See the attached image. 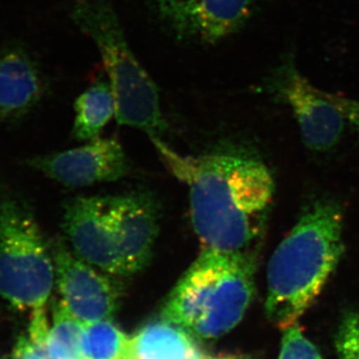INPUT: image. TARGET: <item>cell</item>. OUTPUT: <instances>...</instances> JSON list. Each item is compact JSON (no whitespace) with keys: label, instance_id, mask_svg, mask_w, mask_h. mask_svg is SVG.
Wrapping results in <instances>:
<instances>
[{"label":"cell","instance_id":"obj_1","mask_svg":"<svg viewBox=\"0 0 359 359\" xmlns=\"http://www.w3.org/2000/svg\"><path fill=\"white\" fill-rule=\"evenodd\" d=\"M151 141L165 166L189 188L191 219L203 248L252 252L275 194V182L263 161L238 151L181 155L161 138Z\"/></svg>","mask_w":359,"mask_h":359},{"label":"cell","instance_id":"obj_20","mask_svg":"<svg viewBox=\"0 0 359 359\" xmlns=\"http://www.w3.org/2000/svg\"><path fill=\"white\" fill-rule=\"evenodd\" d=\"M332 99L346 116V120L353 123L354 126L359 129V101L351 100L337 95H332Z\"/></svg>","mask_w":359,"mask_h":359},{"label":"cell","instance_id":"obj_9","mask_svg":"<svg viewBox=\"0 0 359 359\" xmlns=\"http://www.w3.org/2000/svg\"><path fill=\"white\" fill-rule=\"evenodd\" d=\"M25 164L69 188L118 181L130 170L121 144L114 138L100 137L81 147L33 156Z\"/></svg>","mask_w":359,"mask_h":359},{"label":"cell","instance_id":"obj_6","mask_svg":"<svg viewBox=\"0 0 359 359\" xmlns=\"http://www.w3.org/2000/svg\"><path fill=\"white\" fill-rule=\"evenodd\" d=\"M55 283L50 242L32 208L20 198L0 202V297L18 311L45 309Z\"/></svg>","mask_w":359,"mask_h":359},{"label":"cell","instance_id":"obj_13","mask_svg":"<svg viewBox=\"0 0 359 359\" xmlns=\"http://www.w3.org/2000/svg\"><path fill=\"white\" fill-rule=\"evenodd\" d=\"M73 137L79 141H91L100 137L104 127L115 116V100L109 82H97L74 103Z\"/></svg>","mask_w":359,"mask_h":359},{"label":"cell","instance_id":"obj_7","mask_svg":"<svg viewBox=\"0 0 359 359\" xmlns=\"http://www.w3.org/2000/svg\"><path fill=\"white\" fill-rule=\"evenodd\" d=\"M264 88L292 108L304 145L313 152H327L339 143L346 116L332 99L302 74L294 54L287 52L264 79Z\"/></svg>","mask_w":359,"mask_h":359},{"label":"cell","instance_id":"obj_10","mask_svg":"<svg viewBox=\"0 0 359 359\" xmlns=\"http://www.w3.org/2000/svg\"><path fill=\"white\" fill-rule=\"evenodd\" d=\"M47 91L41 66L25 45L11 42L0 47V128L25 119Z\"/></svg>","mask_w":359,"mask_h":359},{"label":"cell","instance_id":"obj_2","mask_svg":"<svg viewBox=\"0 0 359 359\" xmlns=\"http://www.w3.org/2000/svg\"><path fill=\"white\" fill-rule=\"evenodd\" d=\"M160 205L148 192L79 196L65 204L62 226L85 263L127 278L147 268L160 231Z\"/></svg>","mask_w":359,"mask_h":359},{"label":"cell","instance_id":"obj_4","mask_svg":"<svg viewBox=\"0 0 359 359\" xmlns=\"http://www.w3.org/2000/svg\"><path fill=\"white\" fill-rule=\"evenodd\" d=\"M255 252L203 248L168 297L161 318L193 339H218L244 318L256 292Z\"/></svg>","mask_w":359,"mask_h":359},{"label":"cell","instance_id":"obj_5","mask_svg":"<svg viewBox=\"0 0 359 359\" xmlns=\"http://www.w3.org/2000/svg\"><path fill=\"white\" fill-rule=\"evenodd\" d=\"M71 18L100 53L114 95L118 125L161 138L168 125L157 85L130 48L112 0H73Z\"/></svg>","mask_w":359,"mask_h":359},{"label":"cell","instance_id":"obj_3","mask_svg":"<svg viewBox=\"0 0 359 359\" xmlns=\"http://www.w3.org/2000/svg\"><path fill=\"white\" fill-rule=\"evenodd\" d=\"M344 252L341 205L327 198L309 203L269 259V321L283 330L295 325L320 297Z\"/></svg>","mask_w":359,"mask_h":359},{"label":"cell","instance_id":"obj_19","mask_svg":"<svg viewBox=\"0 0 359 359\" xmlns=\"http://www.w3.org/2000/svg\"><path fill=\"white\" fill-rule=\"evenodd\" d=\"M193 0H152L160 20L176 35Z\"/></svg>","mask_w":359,"mask_h":359},{"label":"cell","instance_id":"obj_14","mask_svg":"<svg viewBox=\"0 0 359 359\" xmlns=\"http://www.w3.org/2000/svg\"><path fill=\"white\" fill-rule=\"evenodd\" d=\"M46 339L51 359H84V325L71 316L57 301L53 304V318Z\"/></svg>","mask_w":359,"mask_h":359},{"label":"cell","instance_id":"obj_17","mask_svg":"<svg viewBox=\"0 0 359 359\" xmlns=\"http://www.w3.org/2000/svg\"><path fill=\"white\" fill-rule=\"evenodd\" d=\"M278 359H323L297 323L285 330Z\"/></svg>","mask_w":359,"mask_h":359},{"label":"cell","instance_id":"obj_18","mask_svg":"<svg viewBox=\"0 0 359 359\" xmlns=\"http://www.w3.org/2000/svg\"><path fill=\"white\" fill-rule=\"evenodd\" d=\"M48 328L29 327L27 335H21L14 347L11 359H51L46 347Z\"/></svg>","mask_w":359,"mask_h":359},{"label":"cell","instance_id":"obj_12","mask_svg":"<svg viewBox=\"0 0 359 359\" xmlns=\"http://www.w3.org/2000/svg\"><path fill=\"white\" fill-rule=\"evenodd\" d=\"M132 354L133 359L204 358L186 330L162 318L132 337Z\"/></svg>","mask_w":359,"mask_h":359},{"label":"cell","instance_id":"obj_8","mask_svg":"<svg viewBox=\"0 0 359 359\" xmlns=\"http://www.w3.org/2000/svg\"><path fill=\"white\" fill-rule=\"evenodd\" d=\"M55 283L63 306L83 325L112 320L121 301V285L74 254L61 238L50 242Z\"/></svg>","mask_w":359,"mask_h":359},{"label":"cell","instance_id":"obj_15","mask_svg":"<svg viewBox=\"0 0 359 359\" xmlns=\"http://www.w3.org/2000/svg\"><path fill=\"white\" fill-rule=\"evenodd\" d=\"M84 359H133L132 339L111 320L84 325Z\"/></svg>","mask_w":359,"mask_h":359},{"label":"cell","instance_id":"obj_11","mask_svg":"<svg viewBox=\"0 0 359 359\" xmlns=\"http://www.w3.org/2000/svg\"><path fill=\"white\" fill-rule=\"evenodd\" d=\"M266 0H193L179 39L216 44L242 29Z\"/></svg>","mask_w":359,"mask_h":359},{"label":"cell","instance_id":"obj_16","mask_svg":"<svg viewBox=\"0 0 359 359\" xmlns=\"http://www.w3.org/2000/svg\"><path fill=\"white\" fill-rule=\"evenodd\" d=\"M339 359H359V311L344 313L335 334Z\"/></svg>","mask_w":359,"mask_h":359}]
</instances>
